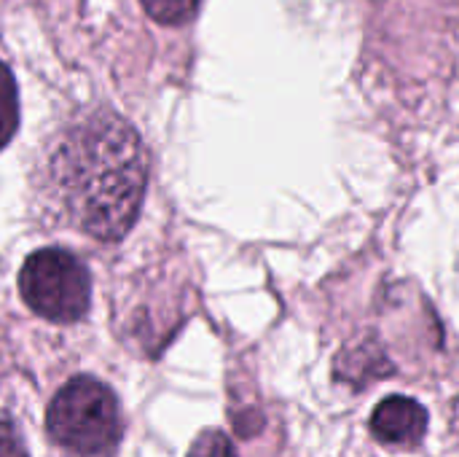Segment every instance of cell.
<instances>
[{"label":"cell","instance_id":"8992f818","mask_svg":"<svg viewBox=\"0 0 459 457\" xmlns=\"http://www.w3.org/2000/svg\"><path fill=\"white\" fill-rule=\"evenodd\" d=\"M19 127V97L11 70L0 62V148L13 137Z\"/></svg>","mask_w":459,"mask_h":457},{"label":"cell","instance_id":"52a82bcc","mask_svg":"<svg viewBox=\"0 0 459 457\" xmlns=\"http://www.w3.org/2000/svg\"><path fill=\"white\" fill-rule=\"evenodd\" d=\"M148 16L159 24H183L194 16L199 0H140Z\"/></svg>","mask_w":459,"mask_h":457},{"label":"cell","instance_id":"7a4b0ae2","mask_svg":"<svg viewBox=\"0 0 459 457\" xmlns=\"http://www.w3.org/2000/svg\"><path fill=\"white\" fill-rule=\"evenodd\" d=\"M48 434L65 450L100 455L121 436V412L113 391L94 377L70 380L46 412Z\"/></svg>","mask_w":459,"mask_h":457},{"label":"cell","instance_id":"9c48e42d","mask_svg":"<svg viewBox=\"0 0 459 457\" xmlns=\"http://www.w3.org/2000/svg\"><path fill=\"white\" fill-rule=\"evenodd\" d=\"M0 457H27L11 426H0Z\"/></svg>","mask_w":459,"mask_h":457},{"label":"cell","instance_id":"277c9868","mask_svg":"<svg viewBox=\"0 0 459 457\" xmlns=\"http://www.w3.org/2000/svg\"><path fill=\"white\" fill-rule=\"evenodd\" d=\"M371 434L390 447H414L428 434V409L417 399L390 396L374 409Z\"/></svg>","mask_w":459,"mask_h":457},{"label":"cell","instance_id":"ba28073f","mask_svg":"<svg viewBox=\"0 0 459 457\" xmlns=\"http://www.w3.org/2000/svg\"><path fill=\"white\" fill-rule=\"evenodd\" d=\"M188 457H237L231 439L223 431H204L191 444Z\"/></svg>","mask_w":459,"mask_h":457},{"label":"cell","instance_id":"3957f363","mask_svg":"<svg viewBox=\"0 0 459 457\" xmlns=\"http://www.w3.org/2000/svg\"><path fill=\"white\" fill-rule=\"evenodd\" d=\"M24 304L54 323H75L89 310L91 280L86 267L62 248H43L27 256L19 272Z\"/></svg>","mask_w":459,"mask_h":457},{"label":"cell","instance_id":"5b68a950","mask_svg":"<svg viewBox=\"0 0 459 457\" xmlns=\"http://www.w3.org/2000/svg\"><path fill=\"white\" fill-rule=\"evenodd\" d=\"M385 374H393V364L377 345H358L350 353H342L336 361V377L352 385H366L371 380H379Z\"/></svg>","mask_w":459,"mask_h":457},{"label":"cell","instance_id":"6da1fadb","mask_svg":"<svg viewBox=\"0 0 459 457\" xmlns=\"http://www.w3.org/2000/svg\"><path fill=\"white\" fill-rule=\"evenodd\" d=\"M148 186V159L129 121L100 110L70 124L48 148L43 194L62 224L118 242L137 221Z\"/></svg>","mask_w":459,"mask_h":457}]
</instances>
